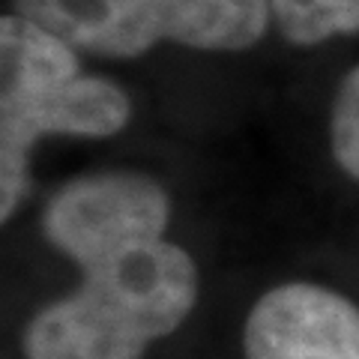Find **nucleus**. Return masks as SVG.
Instances as JSON below:
<instances>
[{"instance_id":"39448f33","label":"nucleus","mask_w":359,"mask_h":359,"mask_svg":"<svg viewBox=\"0 0 359 359\" xmlns=\"http://www.w3.org/2000/svg\"><path fill=\"white\" fill-rule=\"evenodd\" d=\"M245 359H359V309L318 285H282L245 323Z\"/></svg>"},{"instance_id":"f257e3e1","label":"nucleus","mask_w":359,"mask_h":359,"mask_svg":"<svg viewBox=\"0 0 359 359\" xmlns=\"http://www.w3.org/2000/svg\"><path fill=\"white\" fill-rule=\"evenodd\" d=\"M72 297L36 314L30 359H141L147 344L174 332L198 297V269L180 245L144 240L81 266Z\"/></svg>"},{"instance_id":"423d86ee","label":"nucleus","mask_w":359,"mask_h":359,"mask_svg":"<svg viewBox=\"0 0 359 359\" xmlns=\"http://www.w3.org/2000/svg\"><path fill=\"white\" fill-rule=\"evenodd\" d=\"M269 15L294 45L359 33V0H269Z\"/></svg>"},{"instance_id":"0eeeda50","label":"nucleus","mask_w":359,"mask_h":359,"mask_svg":"<svg viewBox=\"0 0 359 359\" xmlns=\"http://www.w3.org/2000/svg\"><path fill=\"white\" fill-rule=\"evenodd\" d=\"M330 144L332 156L347 174L359 180V66L339 87L330 117Z\"/></svg>"},{"instance_id":"20e7f679","label":"nucleus","mask_w":359,"mask_h":359,"mask_svg":"<svg viewBox=\"0 0 359 359\" xmlns=\"http://www.w3.org/2000/svg\"><path fill=\"white\" fill-rule=\"evenodd\" d=\"M171 204L156 180L129 171L90 174L63 186L45 210V233L78 266L123 245L159 240Z\"/></svg>"},{"instance_id":"7ed1b4c3","label":"nucleus","mask_w":359,"mask_h":359,"mask_svg":"<svg viewBox=\"0 0 359 359\" xmlns=\"http://www.w3.org/2000/svg\"><path fill=\"white\" fill-rule=\"evenodd\" d=\"M13 6L75 51L123 60L162 42L245 51L273 21L269 0H13Z\"/></svg>"},{"instance_id":"f03ea898","label":"nucleus","mask_w":359,"mask_h":359,"mask_svg":"<svg viewBox=\"0 0 359 359\" xmlns=\"http://www.w3.org/2000/svg\"><path fill=\"white\" fill-rule=\"evenodd\" d=\"M0 219L18 210L30 186V150L45 135H117L132 102L108 78L84 75L78 51L25 15L0 18Z\"/></svg>"}]
</instances>
